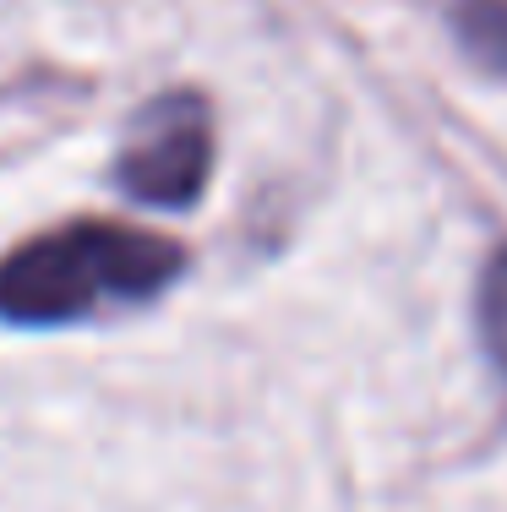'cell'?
<instances>
[{
	"label": "cell",
	"instance_id": "1",
	"mask_svg": "<svg viewBox=\"0 0 507 512\" xmlns=\"http://www.w3.org/2000/svg\"><path fill=\"white\" fill-rule=\"evenodd\" d=\"M186 273V246L142 224L71 218L0 256V322L60 327L110 306L159 300Z\"/></svg>",
	"mask_w": 507,
	"mask_h": 512
},
{
	"label": "cell",
	"instance_id": "2",
	"mask_svg": "<svg viewBox=\"0 0 507 512\" xmlns=\"http://www.w3.org/2000/svg\"><path fill=\"white\" fill-rule=\"evenodd\" d=\"M213 109L197 88H169L131 115L115 153V180L131 202L180 213L208 191Z\"/></svg>",
	"mask_w": 507,
	"mask_h": 512
},
{
	"label": "cell",
	"instance_id": "3",
	"mask_svg": "<svg viewBox=\"0 0 507 512\" xmlns=\"http://www.w3.org/2000/svg\"><path fill=\"white\" fill-rule=\"evenodd\" d=\"M448 28L469 66L507 82V0H448Z\"/></svg>",
	"mask_w": 507,
	"mask_h": 512
},
{
	"label": "cell",
	"instance_id": "4",
	"mask_svg": "<svg viewBox=\"0 0 507 512\" xmlns=\"http://www.w3.org/2000/svg\"><path fill=\"white\" fill-rule=\"evenodd\" d=\"M475 322H480V344H486V355L497 360V371L507 376V246H497V256H491L486 273H480Z\"/></svg>",
	"mask_w": 507,
	"mask_h": 512
}]
</instances>
